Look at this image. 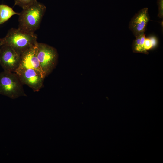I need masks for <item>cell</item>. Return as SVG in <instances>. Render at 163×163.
Wrapping results in <instances>:
<instances>
[{
  "instance_id": "cell-6",
  "label": "cell",
  "mask_w": 163,
  "mask_h": 163,
  "mask_svg": "<svg viewBox=\"0 0 163 163\" xmlns=\"http://www.w3.org/2000/svg\"><path fill=\"white\" fill-rule=\"evenodd\" d=\"M21 56L10 46L2 45L0 47V65L4 70L15 72L19 67Z\"/></svg>"
},
{
  "instance_id": "cell-1",
  "label": "cell",
  "mask_w": 163,
  "mask_h": 163,
  "mask_svg": "<svg viewBox=\"0 0 163 163\" xmlns=\"http://www.w3.org/2000/svg\"><path fill=\"white\" fill-rule=\"evenodd\" d=\"M37 38L34 33L27 32L19 28H12L5 37L0 38V46L2 45L9 46L21 56L38 43Z\"/></svg>"
},
{
  "instance_id": "cell-2",
  "label": "cell",
  "mask_w": 163,
  "mask_h": 163,
  "mask_svg": "<svg viewBox=\"0 0 163 163\" xmlns=\"http://www.w3.org/2000/svg\"><path fill=\"white\" fill-rule=\"evenodd\" d=\"M23 9L19 15L18 28L27 32L34 33L39 28L46 7L36 1Z\"/></svg>"
},
{
  "instance_id": "cell-12",
  "label": "cell",
  "mask_w": 163,
  "mask_h": 163,
  "mask_svg": "<svg viewBox=\"0 0 163 163\" xmlns=\"http://www.w3.org/2000/svg\"></svg>"
},
{
  "instance_id": "cell-11",
  "label": "cell",
  "mask_w": 163,
  "mask_h": 163,
  "mask_svg": "<svg viewBox=\"0 0 163 163\" xmlns=\"http://www.w3.org/2000/svg\"><path fill=\"white\" fill-rule=\"evenodd\" d=\"M157 5L158 6V16L162 18L163 17V0H157Z\"/></svg>"
},
{
  "instance_id": "cell-5",
  "label": "cell",
  "mask_w": 163,
  "mask_h": 163,
  "mask_svg": "<svg viewBox=\"0 0 163 163\" xmlns=\"http://www.w3.org/2000/svg\"><path fill=\"white\" fill-rule=\"evenodd\" d=\"M15 73L23 84L28 85L34 92H38L43 85L45 78L37 71L18 67Z\"/></svg>"
},
{
  "instance_id": "cell-7",
  "label": "cell",
  "mask_w": 163,
  "mask_h": 163,
  "mask_svg": "<svg viewBox=\"0 0 163 163\" xmlns=\"http://www.w3.org/2000/svg\"><path fill=\"white\" fill-rule=\"evenodd\" d=\"M149 19L147 8L141 9L132 18L129 27L136 37L145 33Z\"/></svg>"
},
{
  "instance_id": "cell-3",
  "label": "cell",
  "mask_w": 163,
  "mask_h": 163,
  "mask_svg": "<svg viewBox=\"0 0 163 163\" xmlns=\"http://www.w3.org/2000/svg\"><path fill=\"white\" fill-rule=\"evenodd\" d=\"M23 85L15 72L4 70L0 73V95L12 99L26 96Z\"/></svg>"
},
{
  "instance_id": "cell-9",
  "label": "cell",
  "mask_w": 163,
  "mask_h": 163,
  "mask_svg": "<svg viewBox=\"0 0 163 163\" xmlns=\"http://www.w3.org/2000/svg\"><path fill=\"white\" fill-rule=\"evenodd\" d=\"M20 14L12 8L4 4L0 5V25L4 23L14 15Z\"/></svg>"
},
{
  "instance_id": "cell-4",
  "label": "cell",
  "mask_w": 163,
  "mask_h": 163,
  "mask_svg": "<svg viewBox=\"0 0 163 163\" xmlns=\"http://www.w3.org/2000/svg\"><path fill=\"white\" fill-rule=\"evenodd\" d=\"M37 56L46 77L52 72L56 65L58 58L57 50L47 44L38 42Z\"/></svg>"
},
{
  "instance_id": "cell-10",
  "label": "cell",
  "mask_w": 163,
  "mask_h": 163,
  "mask_svg": "<svg viewBox=\"0 0 163 163\" xmlns=\"http://www.w3.org/2000/svg\"><path fill=\"white\" fill-rule=\"evenodd\" d=\"M14 5H18L23 9L32 4L37 1V0H14Z\"/></svg>"
},
{
  "instance_id": "cell-8",
  "label": "cell",
  "mask_w": 163,
  "mask_h": 163,
  "mask_svg": "<svg viewBox=\"0 0 163 163\" xmlns=\"http://www.w3.org/2000/svg\"><path fill=\"white\" fill-rule=\"evenodd\" d=\"M37 43L21 55L19 67L34 69L45 78L37 57Z\"/></svg>"
}]
</instances>
